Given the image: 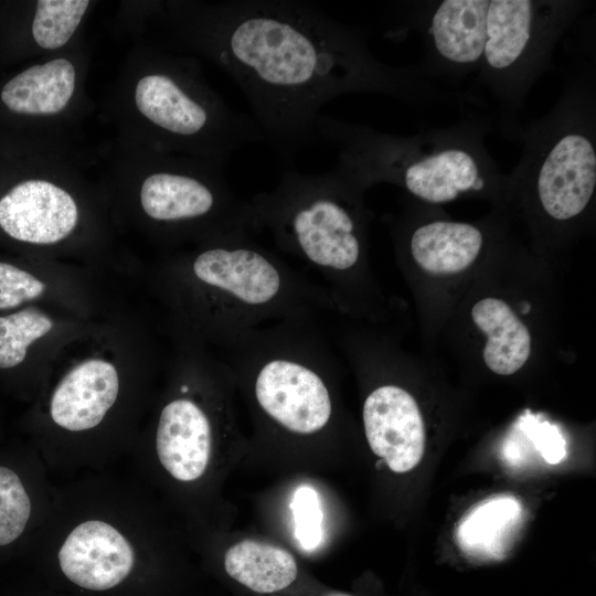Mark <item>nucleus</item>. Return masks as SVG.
<instances>
[{
    "instance_id": "obj_1",
    "label": "nucleus",
    "mask_w": 596,
    "mask_h": 596,
    "mask_svg": "<svg viewBox=\"0 0 596 596\" xmlns=\"http://www.w3.org/2000/svg\"><path fill=\"white\" fill-rule=\"evenodd\" d=\"M131 33L223 70L246 96L264 141L285 161L317 139L321 108L347 94L409 105L470 103L417 66L382 62L366 30L300 0L136 1Z\"/></svg>"
},
{
    "instance_id": "obj_2",
    "label": "nucleus",
    "mask_w": 596,
    "mask_h": 596,
    "mask_svg": "<svg viewBox=\"0 0 596 596\" xmlns=\"http://www.w3.org/2000/svg\"><path fill=\"white\" fill-rule=\"evenodd\" d=\"M100 110L118 137L222 167L243 145L264 141L255 120L210 85L199 58L141 40L125 56Z\"/></svg>"
},
{
    "instance_id": "obj_3",
    "label": "nucleus",
    "mask_w": 596,
    "mask_h": 596,
    "mask_svg": "<svg viewBox=\"0 0 596 596\" xmlns=\"http://www.w3.org/2000/svg\"><path fill=\"white\" fill-rule=\"evenodd\" d=\"M491 128L492 119L476 115L406 136L324 114L316 123L317 138L337 150L336 167L363 191L393 183L429 204L507 190V174L486 147Z\"/></svg>"
},
{
    "instance_id": "obj_4",
    "label": "nucleus",
    "mask_w": 596,
    "mask_h": 596,
    "mask_svg": "<svg viewBox=\"0 0 596 596\" xmlns=\"http://www.w3.org/2000/svg\"><path fill=\"white\" fill-rule=\"evenodd\" d=\"M363 190L336 166L304 174L288 168L277 185L248 201L249 232H266L276 248L318 274L334 307L347 308L363 264Z\"/></svg>"
},
{
    "instance_id": "obj_5",
    "label": "nucleus",
    "mask_w": 596,
    "mask_h": 596,
    "mask_svg": "<svg viewBox=\"0 0 596 596\" xmlns=\"http://www.w3.org/2000/svg\"><path fill=\"white\" fill-rule=\"evenodd\" d=\"M203 291V321L222 343L272 323L318 322L334 305L315 283L245 230L203 242L187 262Z\"/></svg>"
},
{
    "instance_id": "obj_6",
    "label": "nucleus",
    "mask_w": 596,
    "mask_h": 596,
    "mask_svg": "<svg viewBox=\"0 0 596 596\" xmlns=\"http://www.w3.org/2000/svg\"><path fill=\"white\" fill-rule=\"evenodd\" d=\"M96 172L102 183L132 194L143 219L171 237L205 242L249 232L248 201L232 191L216 163L152 150L115 135L96 148Z\"/></svg>"
},
{
    "instance_id": "obj_7",
    "label": "nucleus",
    "mask_w": 596,
    "mask_h": 596,
    "mask_svg": "<svg viewBox=\"0 0 596 596\" xmlns=\"http://www.w3.org/2000/svg\"><path fill=\"white\" fill-rule=\"evenodd\" d=\"M512 140L522 151L505 191L534 201L555 223L581 217L596 191L595 62L579 66L553 107L520 125Z\"/></svg>"
},
{
    "instance_id": "obj_8",
    "label": "nucleus",
    "mask_w": 596,
    "mask_h": 596,
    "mask_svg": "<svg viewBox=\"0 0 596 596\" xmlns=\"http://www.w3.org/2000/svg\"><path fill=\"white\" fill-rule=\"evenodd\" d=\"M583 0H489L487 38L475 87L496 104L497 124L512 140L518 114L539 78L552 65L554 49L577 17Z\"/></svg>"
},
{
    "instance_id": "obj_9",
    "label": "nucleus",
    "mask_w": 596,
    "mask_h": 596,
    "mask_svg": "<svg viewBox=\"0 0 596 596\" xmlns=\"http://www.w3.org/2000/svg\"><path fill=\"white\" fill-rule=\"evenodd\" d=\"M20 177L0 196V230L21 243L51 246L72 236L82 220L78 193L96 169V149L20 145Z\"/></svg>"
},
{
    "instance_id": "obj_10",
    "label": "nucleus",
    "mask_w": 596,
    "mask_h": 596,
    "mask_svg": "<svg viewBox=\"0 0 596 596\" xmlns=\"http://www.w3.org/2000/svg\"><path fill=\"white\" fill-rule=\"evenodd\" d=\"M92 51L84 36L2 84L0 106L22 125L21 143L84 146V124L96 109L86 87Z\"/></svg>"
},
{
    "instance_id": "obj_11",
    "label": "nucleus",
    "mask_w": 596,
    "mask_h": 596,
    "mask_svg": "<svg viewBox=\"0 0 596 596\" xmlns=\"http://www.w3.org/2000/svg\"><path fill=\"white\" fill-rule=\"evenodd\" d=\"M489 0L413 1L395 6L400 26L415 30L424 43L419 70L430 81L458 82L481 65Z\"/></svg>"
},
{
    "instance_id": "obj_12",
    "label": "nucleus",
    "mask_w": 596,
    "mask_h": 596,
    "mask_svg": "<svg viewBox=\"0 0 596 596\" xmlns=\"http://www.w3.org/2000/svg\"><path fill=\"white\" fill-rule=\"evenodd\" d=\"M364 433L371 450L394 472L415 468L425 449V428L415 398L403 387L383 384L365 397Z\"/></svg>"
},
{
    "instance_id": "obj_13",
    "label": "nucleus",
    "mask_w": 596,
    "mask_h": 596,
    "mask_svg": "<svg viewBox=\"0 0 596 596\" xmlns=\"http://www.w3.org/2000/svg\"><path fill=\"white\" fill-rule=\"evenodd\" d=\"M57 558L63 574L77 586L106 590L129 575L135 552L115 526L100 520H87L68 533Z\"/></svg>"
},
{
    "instance_id": "obj_14",
    "label": "nucleus",
    "mask_w": 596,
    "mask_h": 596,
    "mask_svg": "<svg viewBox=\"0 0 596 596\" xmlns=\"http://www.w3.org/2000/svg\"><path fill=\"white\" fill-rule=\"evenodd\" d=\"M213 440V418L194 398L181 395L162 407L156 453L163 469L177 481L194 482L205 473Z\"/></svg>"
},
{
    "instance_id": "obj_15",
    "label": "nucleus",
    "mask_w": 596,
    "mask_h": 596,
    "mask_svg": "<svg viewBox=\"0 0 596 596\" xmlns=\"http://www.w3.org/2000/svg\"><path fill=\"white\" fill-rule=\"evenodd\" d=\"M119 391L115 366L93 359L72 369L56 386L50 404L54 423L71 432L94 428L114 405Z\"/></svg>"
},
{
    "instance_id": "obj_16",
    "label": "nucleus",
    "mask_w": 596,
    "mask_h": 596,
    "mask_svg": "<svg viewBox=\"0 0 596 596\" xmlns=\"http://www.w3.org/2000/svg\"><path fill=\"white\" fill-rule=\"evenodd\" d=\"M413 260L434 275H449L469 267L481 253L486 235L475 224L433 219L414 225L406 235Z\"/></svg>"
},
{
    "instance_id": "obj_17",
    "label": "nucleus",
    "mask_w": 596,
    "mask_h": 596,
    "mask_svg": "<svg viewBox=\"0 0 596 596\" xmlns=\"http://www.w3.org/2000/svg\"><path fill=\"white\" fill-rule=\"evenodd\" d=\"M475 324L487 336L483 360L499 375L520 370L531 352V336L525 324L501 299L488 297L471 310Z\"/></svg>"
},
{
    "instance_id": "obj_18",
    "label": "nucleus",
    "mask_w": 596,
    "mask_h": 596,
    "mask_svg": "<svg viewBox=\"0 0 596 596\" xmlns=\"http://www.w3.org/2000/svg\"><path fill=\"white\" fill-rule=\"evenodd\" d=\"M224 568L231 578L260 594L287 588L298 574L291 553L256 540H242L227 549Z\"/></svg>"
},
{
    "instance_id": "obj_19",
    "label": "nucleus",
    "mask_w": 596,
    "mask_h": 596,
    "mask_svg": "<svg viewBox=\"0 0 596 596\" xmlns=\"http://www.w3.org/2000/svg\"><path fill=\"white\" fill-rule=\"evenodd\" d=\"M17 466L0 460V550L13 547L32 517V499Z\"/></svg>"
},
{
    "instance_id": "obj_20",
    "label": "nucleus",
    "mask_w": 596,
    "mask_h": 596,
    "mask_svg": "<svg viewBox=\"0 0 596 596\" xmlns=\"http://www.w3.org/2000/svg\"><path fill=\"white\" fill-rule=\"evenodd\" d=\"M51 319L35 308L0 317V368L20 364L28 347L52 329Z\"/></svg>"
},
{
    "instance_id": "obj_21",
    "label": "nucleus",
    "mask_w": 596,
    "mask_h": 596,
    "mask_svg": "<svg viewBox=\"0 0 596 596\" xmlns=\"http://www.w3.org/2000/svg\"><path fill=\"white\" fill-rule=\"evenodd\" d=\"M519 513V505L513 499L488 501L476 509L461 524L459 538L468 550L485 552L486 545L494 542L505 525Z\"/></svg>"
},
{
    "instance_id": "obj_22",
    "label": "nucleus",
    "mask_w": 596,
    "mask_h": 596,
    "mask_svg": "<svg viewBox=\"0 0 596 596\" xmlns=\"http://www.w3.org/2000/svg\"><path fill=\"white\" fill-rule=\"evenodd\" d=\"M295 533L306 550L317 547L322 539V512L317 492L310 487H300L291 501Z\"/></svg>"
},
{
    "instance_id": "obj_23",
    "label": "nucleus",
    "mask_w": 596,
    "mask_h": 596,
    "mask_svg": "<svg viewBox=\"0 0 596 596\" xmlns=\"http://www.w3.org/2000/svg\"><path fill=\"white\" fill-rule=\"evenodd\" d=\"M45 285L11 264L0 262V309L14 308L40 297Z\"/></svg>"
},
{
    "instance_id": "obj_24",
    "label": "nucleus",
    "mask_w": 596,
    "mask_h": 596,
    "mask_svg": "<svg viewBox=\"0 0 596 596\" xmlns=\"http://www.w3.org/2000/svg\"><path fill=\"white\" fill-rule=\"evenodd\" d=\"M326 596H353V595L347 594V593L333 592V593L327 594Z\"/></svg>"
}]
</instances>
